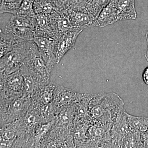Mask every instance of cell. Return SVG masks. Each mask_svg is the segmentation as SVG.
<instances>
[{
  "instance_id": "cell-1",
  "label": "cell",
  "mask_w": 148,
  "mask_h": 148,
  "mask_svg": "<svg viewBox=\"0 0 148 148\" xmlns=\"http://www.w3.org/2000/svg\"><path fill=\"white\" fill-rule=\"evenodd\" d=\"M1 125L13 122L24 116L29 110L33 101L30 97L0 98Z\"/></svg>"
},
{
  "instance_id": "cell-2",
  "label": "cell",
  "mask_w": 148,
  "mask_h": 148,
  "mask_svg": "<svg viewBox=\"0 0 148 148\" xmlns=\"http://www.w3.org/2000/svg\"><path fill=\"white\" fill-rule=\"evenodd\" d=\"M32 40H25L13 50L1 58L0 75H5L18 71L28 56Z\"/></svg>"
},
{
  "instance_id": "cell-3",
  "label": "cell",
  "mask_w": 148,
  "mask_h": 148,
  "mask_svg": "<svg viewBox=\"0 0 148 148\" xmlns=\"http://www.w3.org/2000/svg\"><path fill=\"white\" fill-rule=\"evenodd\" d=\"M36 19L24 15H13L6 25L5 31L24 40H32L35 36Z\"/></svg>"
},
{
  "instance_id": "cell-4",
  "label": "cell",
  "mask_w": 148,
  "mask_h": 148,
  "mask_svg": "<svg viewBox=\"0 0 148 148\" xmlns=\"http://www.w3.org/2000/svg\"><path fill=\"white\" fill-rule=\"evenodd\" d=\"M0 77L1 98H20L23 96L24 80L19 70Z\"/></svg>"
},
{
  "instance_id": "cell-5",
  "label": "cell",
  "mask_w": 148,
  "mask_h": 148,
  "mask_svg": "<svg viewBox=\"0 0 148 148\" xmlns=\"http://www.w3.org/2000/svg\"><path fill=\"white\" fill-rule=\"evenodd\" d=\"M24 80L23 96L33 98L36 94L51 82L32 70L25 62L19 69Z\"/></svg>"
},
{
  "instance_id": "cell-6",
  "label": "cell",
  "mask_w": 148,
  "mask_h": 148,
  "mask_svg": "<svg viewBox=\"0 0 148 148\" xmlns=\"http://www.w3.org/2000/svg\"><path fill=\"white\" fill-rule=\"evenodd\" d=\"M71 131V130L54 124L42 148H75Z\"/></svg>"
},
{
  "instance_id": "cell-7",
  "label": "cell",
  "mask_w": 148,
  "mask_h": 148,
  "mask_svg": "<svg viewBox=\"0 0 148 148\" xmlns=\"http://www.w3.org/2000/svg\"><path fill=\"white\" fill-rule=\"evenodd\" d=\"M83 95L82 93L56 85L51 104L59 114L62 110L72 107L79 102Z\"/></svg>"
},
{
  "instance_id": "cell-8",
  "label": "cell",
  "mask_w": 148,
  "mask_h": 148,
  "mask_svg": "<svg viewBox=\"0 0 148 148\" xmlns=\"http://www.w3.org/2000/svg\"><path fill=\"white\" fill-rule=\"evenodd\" d=\"M24 62L37 73L50 80L51 73L33 40L31 41L29 55Z\"/></svg>"
},
{
  "instance_id": "cell-9",
  "label": "cell",
  "mask_w": 148,
  "mask_h": 148,
  "mask_svg": "<svg viewBox=\"0 0 148 148\" xmlns=\"http://www.w3.org/2000/svg\"><path fill=\"white\" fill-rule=\"evenodd\" d=\"M32 40L37 45L49 71L51 73L56 64L54 51V40L46 37L34 36Z\"/></svg>"
},
{
  "instance_id": "cell-10",
  "label": "cell",
  "mask_w": 148,
  "mask_h": 148,
  "mask_svg": "<svg viewBox=\"0 0 148 148\" xmlns=\"http://www.w3.org/2000/svg\"><path fill=\"white\" fill-rule=\"evenodd\" d=\"M82 32L71 31L61 35L54 40V51L56 64L59 63L65 54L73 47Z\"/></svg>"
},
{
  "instance_id": "cell-11",
  "label": "cell",
  "mask_w": 148,
  "mask_h": 148,
  "mask_svg": "<svg viewBox=\"0 0 148 148\" xmlns=\"http://www.w3.org/2000/svg\"><path fill=\"white\" fill-rule=\"evenodd\" d=\"M21 128L27 136L34 138L39 126L43 124L38 111L32 105L24 116L19 119Z\"/></svg>"
},
{
  "instance_id": "cell-12",
  "label": "cell",
  "mask_w": 148,
  "mask_h": 148,
  "mask_svg": "<svg viewBox=\"0 0 148 148\" xmlns=\"http://www.w3.org/2000/svg\"><path fill=\"white\" fill-rule=\"evenodd\" d=\"M57 39L61 35L74 31L73 27L67 11H57L49 15Z\"/></svg>"
},
{
  "instance_id": "cell-13",
  "label": "cell",
  "mask_w": 148,
  "mask_h": 148,
  "mask_svg": "<svg viewBox=\"0 0 148 148\" xmlns=\"http://www.w3.org/2000/svg\"><path fill=\"white\" fill-rule=\"evenodd\" d=\"M116 8L112 1L102 9L93 21L92 27H104L119 21Z\"/></svg>"
},
{
  "instance_id": "cell-14",
  "label": "cell",
  "mask_w": 148,
  "mask_h": 148,
  "mask_svg": "<svg viewBox=\"0 0 148 148\" xmlns=\"http://www.w3.org/2000/svg\"><path fill=\"white\" fill-rule=\"evenodd\" d=\"M116 8L120 21L135 20L137 13L135 0H111Z\"/></svg>"
},
{
  "instance_id": "cell-15",
  "label": "cell",
  "mask_w": 148,
  "mask_h": 148,
  "mask_svg": "<svg viewBox=\"0 0 148 148\" xmlns=\"http://www.w3.org/2000/svg\"><path fill=\"white\" fill-rule=\"evenodd\" d=\"M0 140L11 142L16 138H28L22 130L19 120L1 126Z\"/></svg>"
},
{
  "instance_id": "cell-16",
  "label": "cell",
  "mask_w": 148,
  "mask_h": 148,
  "mask_svg": "<svg viewBox=\"0 0 148 148\" xmlns=\"http://www.w3.org/2000/svg\"><path fill=\"white\" fill-rule=\"evenodd\" d=\"M74 31L82 32L87 27H92L94 18L87 12L70 9L68 11Z\"/></svg>"
},
{
  "instance_id": "cell-17",
  "label": "cell",
  "mask_w": 148,
  "mask_h": 148,
  "mask_svg": "<svg viewBox=\"0 0 148 148\" xmlns=\"http://www.w3.org/2000/svg\"><path fill=\"white\" fill-rule=\"evenodd\" d=\"M36 19L35 36L46 37L54 40L57 39V36L51 23L49 15L42 14H37Z\"/></svg>"
},
{
  "instance_id": "cell-18",
  "label": "cell",
  "mask_w": 148,
  "mask_h": 148,
  "mask_svg": "<svg viewBox=\"0 0 148 148\" xmlns=\"http://www.w3.org/2000/svg\"><path fill=\"white\" fill-rule=\"evenodd\" d=\"M0 34V57L13 50L22 43L25 40L14 36L11 33L3 32L1 30Z\"/></svg>"
},
{
  "instance_id": "cell-19",
  "label": "cell",
  "mask_w": 148,
  "mask_h": 148,
  "mask_svg": "<svg viewBox=\"0 0 148 148\" xmlns=\"http://www.w3.org/2000/svg\"><path fill=\"white\" fill-rule=\"evenodd\" d=\"M76 104L61 111L56 118V125L72 129L74 127L76 114Z\"/></svg>"
},
{
  "instance_id": "cell-20",
  "label": "cell",
  "mask_w": 148,
  "mask_h": 148,
  "mask_svg": "<svg viewBox=\"0 0 148 148\" xmlns=\"http://www.w3.org/2000/svg\"><path fill=\"white\" fill-rule=\"evenodd\" d=\"M55 86L54 84L50 82L37 92L32 98L33 105L35 106H40L51 103L53 101Z\"/></svg>"
},
{
  "instance_id": "cell-21",
  "label": "cell",
  "mask_w": 148,
  "mask_h": 148,
  "mask_svg": "<svg viewBox=\"0 0 148 148\" xmlns=\"http://www.w3.org/2000/svg\"><path fill=\"white\" fill-rule=\"evenodd\" d=\"M56 121V118L47 123L41 124L35 132L34 148H42L51 130L53 128Z\"/></svg>"
},
{
  "instance_id": "cell-22",
  "label": "cell",
  "mask_w": 148,
  "mask_h": 148,
  "mask_svg": "<svg viewBox=\"0 0 148 148\" xmlns=\"http://www.w3.org/2000/svg\"><path fill=\"white\" fill-rule=\"evenodd\" d=\"M127 120L131 130L141 134L148 132V117L133 116L127 113Z\"/></svg>"
},
{
  "instance_id": "cell-23",
  "label": "cell",
  "mask_w": 148,
  "mask_h": 148,
  "mask_svg": "<svg viewBox=\"0 0 148 148\" xmlns=\"http://www.w3.org/2000/svg\"><path fill=\"white\" fill-rule=\"evenodd\" d=\"M23 0H1L0 13H10L15 15Z\"/></svg>"
},
{
  "instance_id": "cell-24",
  "label": "cell",
  "mask_w": 148,
  "mask_h": 148,
  "mask_svg": "<svg viewBox=\"0 0 148 148\" xmlns=\"http://www.w3.org/2000/svg\"><path fill=\"white\" fill-rule=\"evenodd\" d=\"M15 15H24L36 18L37 15L34 10L33 0H23Z\"/></svg>"
},
{
  "instance_id": "cell-25",
  "label": "cell",
  "mask_w": 148,
  "mask_h": 148,
  "mask_svg": "<svg viewBox=\"0 0 148 148\" xmlns=\"http://www.w3.org/2000/svg\"><path fill=\"white\" fill-rule=\"evenodd\" d=\"M59 11H67L71 9L73 0H52Z\"/></svg>"
},
{
  "instance_id": "cell-26",
  "label": "cell",
  "mask_w": 148,
  "mask_h": 148,
  "mask_svg": "<svg viewBox=\"0 0 148 148\" xmlns=\"http://www.w3.org/2000/svg\"><path fill=\"white\" fill-rule=\"evenodd\" d=\"M143 79L144 83L148 86V66L143 72Z\"/></svg>"
},
{
  "instance_id": "cell-27",
  "label": "cell",
  "mask_w": 148,
  "mask_h": 148,
  "mask_svg": "<svg viewBox=\"0 0 148 148\" xmlns=\"http://www.w3.org/2000/svg\"><path fill=\"white\" fill-rule=\"evenodd\" d=\"M146 38L147 43V51H146L145 56V57L146 60H147V61L148 62V31L147 32V33H146Z\"/></svg>"
}]
</instances>
